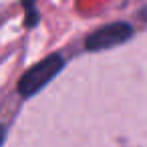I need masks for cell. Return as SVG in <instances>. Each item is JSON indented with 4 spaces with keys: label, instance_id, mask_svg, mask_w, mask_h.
<instances>
[{
    "label": "cell",
    "instance_id": "obj_3",
    "mask_svg": "<svg viewBox=\"0 0 147 147\" xmlns=\"http://www.w3.org/2000/svg\"><path fill=\"white\" fill-rule=\"evenodd\" d=\"M22 2H24V6L28 10V24H34L38 20V16H36V10L32 8V0H22Z\"/></svg>",
    "mask_w": 147,
    "mask_h": 147
},
{
    "label": "cell",
    "instance_id": "obj_5",
    "mask_svg": "<svg viewBox=\"0 0 147 147\" xmlns=\"http://www.w3.org/2000/svg\"><path fill=\"white\" fill-rule=\"evenodd\" d=\"M139 16H141L143 20H147V6H145V8H141V12H139Z\"/></svg>",
    "mask_w": 147,
    "mask_h": 147
},
{
    "label": "cell",
    "instance_id": "obj_1",
    "mask_svg": "<svg viewBox=\"0 0 147 147\" xmlns=\"http://www.w3.org/2000/svg\"><path fill=\"white\" fill-rule=\"evenodd\" d=\"M63 67H65V61L61 55H51V57L42 59L40 63H36L22 75V79L18 81V93L22 97H32L45 85H49Z\"/></svg>",
    "mask_w": 147,
    "mask_h": 147
},
{
    "label": "cell",
    "instance_id": "obj_4",
    "mask_svg": "<svg viewBox=\"0 0 147 147\" xmlns=\"http://www.w3.org/2000/svg\"><path fill=\"white\" fill-rule=\"evenodd\" d=\"M4 137H6V129L0 125V147H2V141H4Z\"/></svg>",
    "mask_w": 147,
    "mask_h": 147
},
{
    "label": "cell",
    "instance_id": "obj_2",
    "mask_svg": "<svg viewBox=\"0 0 147 147\" xmlns=\"http://www.w3.org/2000/svg\"><path fill=\"white\" fill-rule=\"evenodd\" d=\"M131 34H133L131 24H127V22H111V24H105L103 28L91 32L87 36L85 45H87L89 51H105V49H111L115 45L125 42Z\"/></svg>",
    "mask_w": 147,
    "mask_h": 147
}]
</instances>
